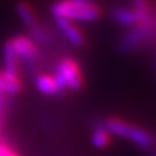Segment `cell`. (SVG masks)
I'll return each instance as SVG.
<instances>
[{
    "mask_svg": "<svg viewBox=\"0 0 156 156\" xmlns=\"http://www.w3.org/2000/svg\"><path fill=\"white\" fill-rule=\"evenodd\" d=\"M111 16L118 24L129 27V28H132L139 23V16L132 7L117 6L112 9Z\"/></svg>",
    "mask_w": 156,
    "mask_h": 156,
    "instance_id": "cell-10",
    "label": "cell"
},
{
    "mask_svg": "<svg viewBox=\"0 0 156 156\" xmlns=\"http://www.w3.org/2000/svg\"><path fill=\"white\" fill-rule=\"evenodd\" d=\"M111 134L106 129V127L103 124H100L91 132V144L98 148V149H103L106 148L111 142Z\"/></svg>",
    "mask_w": 156,
    "mask_h": 156,
    "instance_id": "cell-12",
    "label": "cell"
},
{
    "mask_svg": "<svg viewBox=\"0 0 156 156\" xmlns=\"http://www.w3.org/2000/svg\"><path fill=\"white\" fill-rule=\"evenodd\" d=\"M13 49L17 55L20 62H33L38 56V48L30 36L17 35L9 39Z\"/></svg>",
    "mask_w": 156,
    "mask_h": 156,
    "instance_id": "cell-5",
    "label": "cell"
},
{
    "mask_svg": "<svg viewBox=\"0 0 156 156\" xmlns=\"http://www.w3.org/2000/svg\"><path fill=\"white\" fill-rule=\"evenodd\" d=\"M2 62H4V72L11 75L20 76L21 62L9 41H7L2 48Z\"/></svg>",
    "mask_w": 156,
    "mask_h": 156,
    "instance_id": "cell-8",
    "label": "cell"
},
{
    "mask_svg": "<svg viewBox=\"0 0 156 156\" xmlns=\"http://www.w3.org/2000/svg\"><path fill=\"white\" fill-rule=\"evenodd\" d=\"M0 156H21L12 145L0 140Z\"/></svg>",
    "mask_w": 156,
    "mask_h": 156,
    "instance_id": "cell-13",
    "label": "cell"
},
{
    "mask_svg": "<svg viewBox=\"0 0 156 156\" xmlns=\"http://www.w3.org/2000/svg\"><path fill=\"white\" fill-rule=\"evenodd\" d=\"M35 87L41 94L46 96H56L65 91L55 74L48 73H41L35 78Z\"/></svg>",
    "mask_w": 156,
    "mask_h": 156,
    "instance_id": "cell-7",
    "label": "cell"
},
{
    "mask_svg": "<svg viewBox=\"0 0 156 156\" xmlns=\"http://www.w3.org/2000/svg\"><path fill=\"white\" fill-rule=\"evenodd\" d=\"M15 9H16L17 16L20 17V20L22 21V23L29 30H31L41 23L35 8L31 6V4H29L28 1H24V0L19 1L15 6Z\"/></svg>",
    "mask_w": 156,
    "mask_h": 156,
    "instance_id": "cell-9",
    "label": "cell"
},
{
    "mask_svg": "<svg viewBox=\"0 0 156 156\" xmlns=\"http://www.w3.org/2000/svg\"><path fill=\"white\" fill-rule=\"evenodd\" d=\"M103 125L105 126L111 135L113 134L119 138L126 139L141 148H149L153 146V142H154L153 135L147 129L140 127L128 120H125L123 118L110 117L103 123Z\"/></svg>",
    "mask_w": 156,
    "mask_h": 156,
    "instance_id": "cell-2",
    "label": "cell"
},
{
    "mask_svg": "<svg viewBox=\"0 0 156 156\" xmlns=\"http://www.w3.org/2000/svg\"><path fill=\"white\" fill-rule=\"evenodd\" d=\"M51 13L73 22H93L102 15L101 7L93 0H58L51 6Z\"/></svg>",
    "mask_w": 156,
    "mask_h": 156,
    "instance_id": "cell-1",
    "label": "cell"
},
{
    "mask_svg": "<svg viewBox=\"0 0 156 156\" xmlns=\"http://www.w3.org/2000/svg\"><path fill=\"white\" fill-rule=\"evenodd\" d=\"M55 76L64 90H80L83 87L84 79L80 64L72 57H64L58 62Z\"/></svg>",
    "mask_w": 156,
    "mask_h": 156,
    "instance_id": "cell-3",
    "label": "cell"
},
{
    "mask_svg": "<svg viewBox=\"0 0 156 156\" xmlns=\"http://www.w3.org/2000/svg\"><path fill=\"white\" fill-rule=\"evenodd\" d=\"M23 89L22 80L20 76L7 74L4 71H0V94L17 95Z\"/></svg>",
    "mask_w": 156,
    "mask_h": 156,
    "instance_id": "cell-11",
    "label": "cell"
},
{
    "mask_svg": "<svg viewBox=\"0 0 156 156\" xmlns=\"http://www.w3.org/2000/svg\"><path fill=\"white\" fill-rule=\"evenodd\" d=\"M154 29L145 27L141 24H136L125 34L123 38L119 42V50L123 52H129L140 48L145 44L148 38L153 35Z\"/></svg>",
    "mask_w": 156,
    "mask_h": 156,
    "instance_id": "cell-4",
    "label": "cell"
},
{
    "mask_svg": "<svg viewBox=\"0 0 156 156\" xmlns=\"http://www.w3.org/2000/svg\"><path fill=\"white\" fill-rule=\"evenodd\" d=\"M55 21L60 33L64 35V37L74 46V48H83L86 45V37L81 29L76 26V23L62 19V17H55Z\"/></svg>",
    "mask_w": 156,
    "mask_h": 156,
    "instance_id": "cell-6",
    "label": "cell"
}]
</instances>
